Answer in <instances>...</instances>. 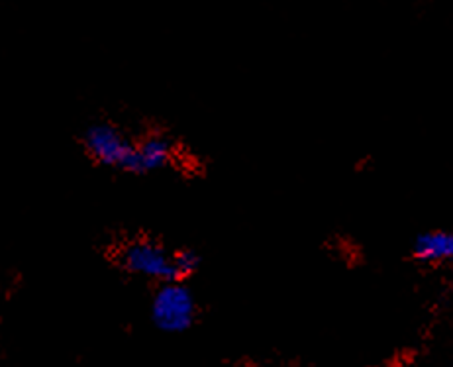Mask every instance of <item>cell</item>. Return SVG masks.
Masks as SVG:
<instances>
[{
    "label": "cell",
    "mask_w": 453,
    "mask_h": 367,
    "mask_svg": "<svg viewBox=\"0 0 453 367\" xmlns=\"http://www.w3.org/2000/svg\"><path fill=\"white\" fill-rule=\"evenodd\" d=\"M198 305L187 281L159 283L150 302L151 323L165 334H183L193 328Z\"/></svg>",
    "instance_id": "cell-1"
},
{
    "label": "cell",
    "mask_w": 453,
    "mask_h": 367,
    "mask_svg": "<svg viewBox=\"0 0 453 367\" xmlns=\"http://www.w3.org/2000/svg\"><path fill=\"white\" fill-rule=\"evenodd\" d=\"M173 252L167 250L161 242L153 240V238L140 236L120 247V252L116 255V263L120 265L124 273L159 285V283L179 281Z\"/></svg>",
    "instance_id": "cell-2"
},
{
    "label": "cell",
    "mask_w": 453,
    "mask_h": 367,
    "mask_svg": "<svg viewBox=\"0 0 453 367\" xmlns=\"http://www.w3.org/2000/svg\"><path fill=\"white\" fill-rule=\"evenodd\" d=\"M83 150L96 165L134 176L135 142L112 122H95L81 136Z\"/></svg>",
    "instance_id": "cell-3"
},
{
    "label": "cell",
    "mask_w": 453,
    "mask_h": 367,
    "mask_svg": "<svg viewBox=\"0 0 453 367\" xmlns=\"http://www.w3.org/2000/svg\"><path fill=\"white\" fill-rule=\"evenodd\" d=\"M175 142L163 132H150L135 142L134 176H151L163 171L175 160Z\"/></svg>",
    "instance_id": "cell-4"
},
{
    "label": "cell",
    "mask_w": 453,
    "mask_h": 367,
    "mask_svg": "<svg viewBox=\"0 0 453 367\" xmlns=\"http://www.w3.org/2000/svg\"><path fill=\"white\" fill-rule=\"evenodd\" d=\"M412 258L424 265H451L453 268V230L434 228L420 232L411 246Z\"/></svg>",
    "instance_id": "cell-5"
},
{
    "label": "cell",
    "mask_w": 453,
    "mask_h": 367,
    "mask_svg": "<svg viewBox=\"0 0 453 367\" xmlns=\"http://www.w3.org/2000/svg\"><path fill=\"white\" fill-rule=\"evenodd\" d=\"M175 258V271H177V279L179 281H188L193 275L198 273L203 265L201 254L193 247H179V250L173 252Z\"/></svg>",
    "instance_id": "cell-6"
}]
</instances>
